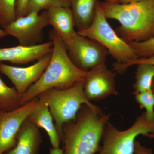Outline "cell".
<instances>
[{
	"label": "cell",
	"mask_w": 154,
	"mask_h": 154,
	"mask_svg": "<svg viewBox=\"0 0 154 154\" xmlns=\"http://www.w3.org/2000/svg\"><path fill=\"white\" fill-rule=\"evenodd\" d=\"M49 38L53 42V50L48 65L41 77L22 96V105L49 89H65L76 83L84 81L88 72L80 69L73 63L68 54L64 42L52 29Z\"/></svg>",
	"instance_id": "obj_1"
},
{
	"label": "cell",
	"mask_w": 154,
	"mask_h": 154,
	"mask_svg": "<svg viewBox=\"0 0 154 154\" xmlns=\"http://www.w3.org/2000/svg\"><path fill=\"white\" fill-rule=\"evenodd\" d=\"M110 117L102 110L83 105L75 120L63 126V154H96Z\"/></svg>",
	"instance_id": "obj_2"
},
{
	"label": "cell",
	"mask_w": 154,
	"mask_h": 154,
	"mask_svg": "<svg viewBox=\"0 0 154 154\" xmlns=\"http://www.w3.org/2000/svg\"><path fill=\"white\" fill-rule=\"evenodd\" d=\"M100 4L107 19H115L120 23L116 32L127 43L154 38V0Z\"/></svg>",
	"instance_id": "obj_3"
},
{
	"label": "cell",
	"mask_w": 154,
	"mask_h": 154,
	"mask_svg": "<svg viewBox=\"0 0 154 154\" xmlns=\"http://www.w3.org/2000/svg\"><path fill=\"white\" fill-rule=\"evenodd\" d=\"M84 84L85 80L80 81L66 89L53 88L37 96L39 100L48 105L61 140L63 125L75 120L83 105H88L94 110H102L86 98L84 92Z\"/></svg>",
	"instance_id": "obj_4"
},
{
	"label": "cell",
	"mask_w": 154,
	"mask_h": 154,
	"mask_svg": "<svg viewBox=\"0 0 154 154\" xmlns=\"http://www.w3.org/2000/svg\"><path fill=\"white\" fill-rule=\"evenodd\" d=\"M107 19L99 2L91 25L87 29L77 31V33L103 45L117 63L124 64L138 58L132 48L118 36Z\"/></svg>",
	"instance_id": "obj_5"
},
{
	"label": "cell",
	"mask_w": 154,
	"mask_h": 154,
	"mask_svg": "<svg viewBox=\"0 0 154 154\" xmlns=\"http://www.w3.org/2000/svg\"><path fill=\"white\" fill-rule=\"evenodd\" d=\"M153 133L154 121L148 120L145 112L125 130H119L109 122L102 136V145L96 154H134L136 138Z\"/></svg>",
	"instance_id": "obj_6"
},
{
	"label": "cell",
	"mask_w": 154,
	"mask_h": 154,
	"mask_svg": "<svg viewBox=\"0 0 154 154\" xmlns=\"http://www.w3.org/2000/svg\"><path fill=\"white\" fill-rule=\"evenodd\" d=\"M66 47L73 63L85 72L105 64L109 54L107 50L99 42L81 36L77 32Z\"/></svg>",
	"instance_id": "obj_7"
},
{
	"label": "cell",
	"mask_w": 154,
	"mask_h": 154,
	"mask_svg": "<svg viewBox=\"0 0 154 154\" xmlns=\"http://www.w3.org/2000/svg\"><path fill=\"white\" fill-rule=\"evenodd\" d=\"M48 25L47 12L39 14L32 11L23 17L16 18L3 27L8 35L17 38L20 45L31 46L38 44L42 30Z\"/></svg>",
	"instance_id": "obj_8"
},
{
	"label": "cell",
	"mask_w": 154,
	"mask_h": 154,
	"mask_svg": "<svg viewBox=\"0 0 154 154\" xmlns=\"http://www.w3.org/2000/svg\"><path fill=\"white\" fill-rule=\"evenodd\" d=\"M38 102L36 97L16 110L0 111V154H4L16 145L22 124L35 110Z\"/></svg>",
	"instance_id": "obj_9"
},
{
	"label": "cell",
	"mask_w": 154,
	"mask_h": 154,
	"mask_svg": "<svg viewBox=\"0 0 154 154\" xmlns=\"http://www.w3.org/2000/svg\"><path fill=\"white\" fill-rule=\"evenodd\" d=\"M116 74L106 64L90 70L85 80L84 92L88 100L99 101L118 94L116 85Z\"/></svg>",
	"instance_id": "obj_10"
},
{
	"label": "cell",
	"mask_w": 154,
	"mask_h": 154,
	"mask_svg": "<svg viewBox=\"0 0 154 154\" xmlns=\"http://www.w3.org/2000/svg\"><path fill=\"white\" fill-rule=\"evenodd\" d=\"M51 53L41 58L32 65L25 67L13 66L0 62V72L11 80L22 96L41 77L49 63Z\"/></svg>",
	"instance_id": "obj_11"
},
{
	"label": "cell",
	"mask_w": 154,
	"mask_h": 154,
	"mask_svg": "<svg viewBox=\"0 0 154 154\" xmlns=\"http://www.w3.org/2000/svg\"><path fill=\"white\" fill-rule=\"evenodd\" d=\"M53 42L50 40L42 44L14 47L0 48V62H9L16 64H22L38 60L52 52Z\"/></svg>",
	"instance_id": "obj_12"
},
{
	"label": "cell",
	"mask_w": 154,
	"mask_h": 154,
	"mask_svg": "<svg viewBox=\"0 0 154 154\" xmlns=\"http://www.w3.org/2000/svg\"><path fill=\"white\" fill-rule=\"evenodd\" d=\"M42 143L39 128L27 119L19 130L16 145L4 154H39Z\"/></svg>",
	"instance_id": "obj_13"
},
{
	"label": "cell",
	"mask_w": 154,
	"mask_h": 154,
	"mask_svg": "<svg viewBox=\"0 0 154 154\" xmlns=\"http://www.w3.org/2000/svg\"><path fill=\"white\" fill-rule=\"evenodd\" d=\"M47 14L48 25L52 26L66 46L77 32L75 30L74 19L71 9L54 7L48 10Z\"/></svg>",
	"instance_id": "obj_14"
},
{
	"label": "cell",
	"mask_w": 154,
	"mask_h": 154,
	"mask_svg": "<svg viewBox=\"0 0 154 154\" xmlns=\"http://www.w3.org/2000/svg\"><path fill=\"white\" fill-rule=\"evenodd\" d=\"M27 119L38 128H41L45 131L52 147H60L61 139L47 103L38 99L37 107L29 115Z\"/></svg>",
	"instance_id": "obj_15"
},
{
	"label": "cell",
	"mask_w": 154,
	"mask_h": 154,
	"mask_svg": "<svg viewBox=\"0 0 154 154\" xmlns=\"http://www.w3.org/2000/svg\"><path fill=\"white\" fill-rule=\"evenodd\" d=\"M75 26L78 31L87 29L94 21L98 0H70Z\"/></svg>",
	"instance_id": "obj_16"
},
{
	"label": "cell",
	"mask_w": 154,
	"mask_h": 154,
	"mask_svg": "<svg viewBox=\"0 0 154 154\" xmlns=\"http://www.w3.org/2000/svg\"><path fill=\"white\" fill-rule=\"evenodd\" d=\"M135 72V82L133 85L134 95L152 91L154 79V65L140 63L137 65Z\"/></svg>",
	"instance_id": "obj_17"
},
{
	"label": "cell",
	"mask_w": 154,
	"mask_h": 154,
	"mask_svg": "<svg viewBox=\"0 0 154 154\" xmlns=\"http://www.w3.org/2000/svg\"><path fill=\"white\" fill-rule=\"evenodd\" d=\"M22 95L15 87L6 85L0 75V111L8 112L18 109L22 106Z\"/></svg>",
	"instance_id": "obj_18"
},
{
	"label": "cell",
	"mask_w": 154,
	"mask_h": 154,
	"mask_svg": "<svg viewBox=\"0 0 154 154\" xmlns=\"http://www.w3.org/2000/svg\"><path fill=\"white\" fill-rule=\"evenodd\" d=\"M57 7L70 8V0H30L26 14L32 11L39 12L42 10Z\"/></svg>",
	"instance_id": "obj_19"
},
{
	"label": "cell",
	"mask_w": 154,
	"mask_h": 154,
	"mask_svg": "<svg viewBox=\"0 0 154 154\" xmlns=\"http://www.w3.org/2000/svg\"><path fill=\"white\" fill-rule=\"evenodd\" d=\"M136 102L140 108L145 109L147 118L154 121V93L153 91L142 92L134 95Z\"/></svg>",
	"instance_id": "obj_20"
},
{
	"label": "cell",
	"mask_w": 154,
	"mask_h": 154,
	"mask_svg": "<svg viewBox=\"0 0 154 154\" xmlns=\"http://www.w3.org/2000/svg\"><path fill=\"white\" fill-rule=\"evenodd\" d=\"M17 0H0V15L3 26L8 25L17 18L16 7Z\"/></svg>",
	"instance_id": "obj_21"
},
{
	"label": "cell",
	"mask_w": 154,
	"mask_h": 154,
	"mask_svg": "<svg viewBox=\"0 0 154 154\" xmlns=\"http://www.w3.org/2000/svg\"><path fill=\"white\" fill-rule=\"evenodd\" d=\"M138 58L150 57L154 56V37L142 42L128 43Z\"/></svg>",
	"instance_id": "obj_22"
},
{
	"label": "cell",
	"mask_w": 154,
	"mask_h": 154,
	"mask_svg": "<svg viewBox=\"0 0 154 154\" xmlns=\"http://www.w3.org/2000/svg\"><path fill=\"white\" fill-rule=\"evenodd\" d=\"M140 63H147L154 65V56L149 57L138 58L124 64H121L116 63L113 65V69L116 71L121 72L125 70L129 67L134 65H137Z\"/></svg>",
	"instance_id": "obj_23"
},
{
	"label": "cell",
	"mask_w": 154,
	"mask_h": 154,
	"mask_svg": "<svg viewBox=\"0 0 154 154\" xmlns=\"http://www.w3.org/2000/svg\"><path fill=\"white\" fill-rule=\"evenodd\" d=\"M30 0H17L16 3V17L17 18L26 15L28 5Z\"/></svg>",
	"instance_id": "obj_24"
},
{
	"label": "cell",
	"mask_w": 154,
	"mask_h": 154,
	"mask_svg": "<svg viewBox=\"0 0 154 154\" xmlns=\"http://www.w3.org/2000/svg\"><path fill=\"white\" fill-rule=\"evenodd\" d=\"M134 154H154L152 150L148 148L141 144L140 142L136 140L135 144Z\"/></svg>",
	"instance_id": "obj_25"
},
{
	"label": "cell",
	"mask_w": 154,
	"mask_h": 154,
	"mask_svg": "<svg viewBox=\"0 0 154 154\" xmlns=\"http://www.w3.org/2000/svg\"><path fill=\"white\" fill-rule=\"evenodd\" d=\"M49 154H63V149L59 148H51Z\"/></svg>",
	"instance_id": "obj_26"
},
{
	"label": "cell",
	"mask_w": 154,
	"mask_h": 154,
	"mask_svg": "<svg viewBox=\"0 0 154 154\" xmlns=\"http://www.w3.org/2000/svg\"><path fill=\"white\" fill-rule=\"evenodd\" d=\"M141 1V0H121L118 3H122V4H127V3L135 2H139V1Z\"/></svg>",
	"instance_id": "obj_27"
},
{
	"label": "cell",
	"mask_w": 154,
	"mask_h": 154,
	"mask_svg": "<svg viewBox=\"0 0 154 154\" xmlns=\"http://www.w3.org/2000/svg\"><path fill=\"white\" fill-rule=\"evenodd\" d=\"M8 34L5 30L4 29H2L0 28V39L5 37Z\"/></svg>",
	"instance_id": "obj_28"
},
{
	"label": "cell",
	"mask_w": 154,
	"mask_h": 154,
	"mask_svg": "<svg viewBox=\"0 0 154 154\" xmlns=\"http://www.w3.org/2000/svg\"><path fill=\"white\" fill-rule=\"evenodd\" d=\"M152 89L154 93V79L153 81L152 85ZM147 137L149 138L152 139H154V133H153L150 134L146 136Z\"/></svg>",
	"instance_id": "obj_29"
},
{
	"label": "cell",
	"mask_w": 154,
	"mask_h": 154,
	"mask_svg": "<svg viewBox=\"0 0 154 154\" xmlns=\"http://www.w3.org/2000/svg\"><path fill=\"white\" fill-rule=\"evenodd\" d=\"M121 0H106V2H119Z\"/></svg>",
	"instance_id": "obj_30"
},
{
	"label": "cell",
	"mask_w": 154,
	"mask_h": 154,
	"mask_svg": "<svg viewBox=\"0 0 154 154\" xmlns=\"http://www.w3.org/2000/svg\"><path fill=\"white\" fill-rule=\"evenodd\" d=\"M0 26L2 27L3 26V23L2 21V19L1 15H0Z\"/></svg>",
	"instance_id": "obj_31"
}]
</instances>
